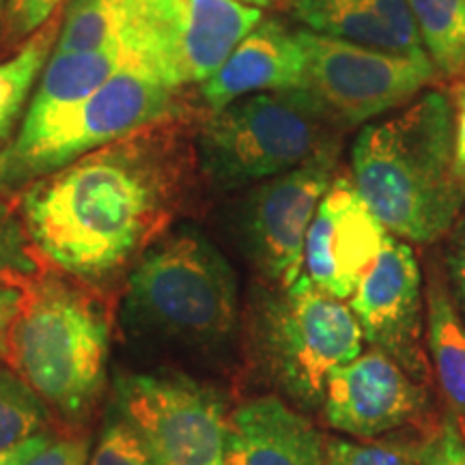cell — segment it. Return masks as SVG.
<instances>
[{
	"instance_id": "3957f363",
	"label": "cell",
	"mask_w": 465,
	"mask_h": 465,
	"mask_svg": "<svg viewBox=\"0 0 465 465\" xmlns=\"http://www.w3.org/2000/svg\"><path fill=\"white\" fill-rule=\"evenodd\" d=\"M11 325L5 364L50 411L84 420L108 380L113 317L100 291L44 272Z\"/></svg>"
},
{
	"instance_id": "30bf717a",
	"label": "cell",
	"mask_w": 465,
	"mask_h": 465,
	"mask_svg": "<svg viewBox=\"0 0 465 465\" xmlns=\"http://www.w3.org/2000/svg\"><path fill=\"white\" fill-rule=\"evenodd\" d=\"M116 410L164 465H224L229 414L220 394L179 373H125Z\"/></svg>"
},
{
	"instance_id": "ac0fdd59",
	"label": "cell",
	"mask_w": 465,
	"mask_h": 465,
	"mask_svg": "<svg viewBox=\"0 0 465 465\" xmlns=\"http://www.w3.org/2000/svg\"><path fill=\"white\" fill-rule=\"evenodd\" d=\"M125 67H130V58L121 45H106L89 52L52 50L15 138H28L42 132Z\"/></svg>"
},
{
	"instance_id": "8992f818",
	"label": "cell",
	"mask_w": 465,
	"mask_h": 465,
	"mask_svg": "<svg viewBox=\"0 0 465 465\" xmlns=\"http://www.w3.org/2000/svg\"><path fill=\"white\" fill-rule=\"evenodd\" d=\"M250 347L284 397L317 410L336 369L362 353V330L345 300L302 274L291 287L265 291L250 311Z\"/></svg>"
},
{
	"instance_id": "603a6c76",
	"label": "cell",
	"mask_w": 465,
	"mask_h": 465,
	"mask_svg": "<svg viewBox=\"0 0 465 465\" xmlns=\"http://www.w3.org/2000/svg\"><path fill=\"white\" fill-rule=\"evenodd\" d=\"M52 411L25 380L0 364V450L48 431Z\"/></svg>"
},
{
	"instance_id": "ffe728a7",
	"label": "cell",
	"mask_w": 465,
	"mask_h": 465,
	"mask_svg": "<svg viewBox=\"0 0 465 465\" xmlns=\"http://www.w3.org/2000/svg\"><path fill=\"white\" fill-rule=\"evenodd\" d=\"M61 20L54 15L48 25L26 39L20 52L0 61V147L11 141L17 121L25 119L26 102L56 45Z\"/></svg>"
},
{
	"instance_id": "d6a6232c",
	"label": "cell",
	"mask_w": 465,
	"mask_h": 465,
	"mask_svg": "<svg viewBox=\"0 0 465 465\" xmlns=\"http://www.w3.org/2000/svg\"><path fill=\"white\" fill-rule=\"evenodd\" d=\"M52 441H54V435L45 431L20 441V444L11 446L7 450H0V465H28L39 452L48 449Z\"/></svg>"
},
{
	"instance_id": "d4e9b609",
	"label": "cell",
	"mask_w": 465,
	"mask_h": 465,
	"mask_svg": "<svg viewBox=\"0 0 465 465\" xmlns=\"http://www.w3.org/2000/svg\"><path fill=\"white\" fill-rule=\"evenodd\" d=\"M86 465H164L158 452L151 449L144 435L138 431L119 410L110 411L102 435L89 455Z\"/></svg>"
},
{
	"instance_id": "e575fe53",
	"label": "cell",
	"mask_w": 465,
	"mask_h": 465,
	"mask_svg": "<svg viewBox=\"0 0 465 465\" xmlns=\"http://www.w3.org/2000/svg\"><path fill=\"white\" fill-rule=\"evenodd\" d=\"M7 15V0H0V20Z\"/></svg>"
},
{
	"instance_id": "e0dca14e",
	"label": "cell",
	"mask_w": 465,
	"mask_h": 465,
	"mask_svg": "<svg viewBox=\"0 0 465 465\" xmlns=\"http://www.w3.org/2000/svg\"><path fill=\"white\" fill-rule=\"evenodd\" d=\"M308 31L383 52L427 56L407 0H293Z\"/></svg>"
},
{
	"instance_id": "277c9868",
	"label": "cell",
	"mask_w": 465,
	"mask_h": 465,
	"mask_svg": "<svg viewBox=\"0 0 465 465\" xmlns=\"http://www.w3.org/2000/svg\"><path fill=\"white\" fill-rule=\"evenodd\" d=\"M121 319L134 334L223 342L240 319L235 270L205 232L168 229L124 281Z\"/></svg>"
},
{
	"instance_id": "4316f807",
	"label": "cell",
	"mask_w": 465,
	"mask_h": 465,
	"mask_svg": "<svg viewBox=\"0 0 465 465\" xmlns=\"http://www.w3.org/2000/svg\"><path fill=\"white\" fill-rule=\"evenodd\" d=\"M323 465H418L416 457L383 444L353 440H330Z\"/></svg>"
},
{
	"instance_id": "52a82bcc",
	"label": "cell",
	"mask_w": 465,
	"mask_h": 465,
	"mask_svg": "<svg viewBox=\"0 0 465 465\" xmlns=\"http://www.w3.org/2000/svg\"><path fill=\"white\" fill-rule=\"evenodd\" d=\"M177 89L134 67L121 69L83 104L0 151V190H22L91 151L160 121L182 116Z\"/></svg>"
},
{
	"instance_id": "9c48e42d",
	"label": "cell",
	"mask_w": 465,
	"mask_h": 465,
	"mask_svg": "<svg viewBox=\"0 0 465 465\" xmlns=\"http://www.w3.org/2000/svg\"><path fill=\"white\" fill-rule=\"evenodd\" d=\"M298 39L306 54V89L347 125L391 113L438 80L429 56L366 48L308 28L298 31Z\"/></svg>"
},
{
	"instance_id": "ba28073f",
	"label": "cell",
	"mask_w": 465,
	"mask_h": 465,
	"mask_svg": "<svg viewBox=\"0 0 465 465\" xmlns=\"http://www.w3.org/2000/svg\"><path fill=\"white\" fill-rule=\"evenodd\" d=\"M261 20L240 0H138L121 45L130 67L179 91L212 78Z\"/></svg>"
},
{
	"instance_id": "4fadbf2b",
	"label": "cell",
	"mask_w": 465,
	"mask_h": 465,
	"mask_svg": "<svg viewBox=\"0 0 465 465\" xmlns=\"http://www.w3.org/2000/svg\"><path fill=\"white\" fill-rule=\"evenodd\" d=\"M391 237L351 179L336 177L308 229L304 274L315 287L347 302Z\"/></svg>"
},
{
	"instance_id": "484cf974",
	"label": "cell",
	"mask_w": 465,
	"mask_h": 465,
	"mask_svg": "<svg viewBox=\"0 0 465 465\" xmlns=\"http://www.w3.org/2000/svg\"><path fill=\"white\" fill-rule=\"evenodd\" d=\"M418 465H465V435L459 418L446 414L416 450Z\"/></svg>"
},
{
	"instance_id": "f1b7e54d",
	"label": "cell",
	"mask_w": 465,
	"mask_h": 465,
	"mask_svg": "<svg viewBox=\"0 0 465 465\" xmlns=\"http://www.w3.org/2000/svg\"><path fill=\"white\" fill-rule=\"evenodd\" d=\"M89 455V440L86 438L54 440L28 465H86Z\"/></svg>"
},
{
	"instance_id": "6da1fadb",
	"label": "cell",
	"mask_w": 465,
	"mask_h": 465,
	"mask_svg": "<svg viewBox=\"0 0 465 465\" xmlns=\"http://www.w3.org/2000/svg\"><path fill=\"white\" fill-rule=\"evenodd\" d=\"M179 121L127 134L22 188L17 213L45 263L97 291L125 281L188 196L192 153Z\"/></svg>"
},
{
	"instance_id": "cb8c5ba5",
	"label": "cell",
	"mask_w": 465,
	"mask_h": 465,
	"mask_svg": "<svg viewBox=\"0 0 465 465\" xmlns=\"http://www.w3.org/2000/svg\"><path fill=\"white\" fill-rule=\"evenodd\" d=\"M44 272V259L35 250L20 213L0 201V287L28 289Z\"/></svg>"
},
{
	"instance_id": "44dd1931",
	"label": "cell",
	"mask_w": 465,
	"mask_h": 465,
	"mask_svg": "<svg viewBox=\"0 0 465 465\" xmlns=\"http://www.w3.org/2000/svg\"><path fill=\"white\" fill-rule=\"evenodd\" d=\"M407 7L435 69L465 83V0H407Z\"/></svg>"
},
{
	"instance_id": "d6986e66",
	"label": "cell",
	"mask_w": 465,
	"mask_h": 465,
	"mask_svg": "<svg viewBox=\"0 0 465 465\" xmlns=\"http://www.w3.org/2000/svg\"><path fill=\"white\" fill-rule=\"evenodd\" d=\"M427 328L435 377L452 414L465 427V323L455 300L438 281L429 284Z\"/></svg>"
},
{
	"instance_id": "4dcf8cb0",
	"label": "cell",
	"mask_w": 465,
	"mask_h": 465,
	"mask_svg": "<svg viewBox=\"0 0 465 465\" xmlns=\"http://www.w3.org/2000/svg\"><path fill=\"white\" fill-rule=\"evenodd\" d=\"M452 149H455V171L465 179V83H459L452 93Z\"/></svg>"
},
{
	"instance_id": "1f68e13d",
	"label": "cell",
	"mask_w": 465,
	"mask_h": 465,
	"mask_svg": "<svg viewBox=\"0 0 465 465\" xmlns=\"http://www.w3.org/2000/svg\"><path fill=\"white\" fill-rule=\"evenodd\" d=\"M449 274L452 284V295H455L459 308L465 315V220L459 226L455 240H452L449 252Z\"/></svg>"
},
{
	"instance_id": "7a4b0ae2",
	"label": "cell",
	"mask_w": 465,
	"mask_h": 465,
	"mask_svg": "<svg viewBox=\"0 0 465 465\" xmlns=\"http://www.w3.org/2000/svg\"><path fill=\"white\" fill-rule=\"evenodd\" d=\"M351 182L391 235L416 243L446 235L465 203L449 95L424 91L401 113L366 124L351 147Z\"/></svg>"
},
{
	"instance_id": "836d02e7",
	"label": "cell",
	"mask_w": 465,
	"mask_h": 465,
	"mask_svg": "<svg viewBox=\"0 0 465 465\" xmlns=\"http://www.w3.org/2000/svg\"><path fill=\"white\" fill-rule=\"evenodd\" d=\"M240 3H246V5H252V7L263 9V7H270V5L274 3V0H240Z\"/></svg>"
},
{
	"instance_id": "8fae6325",
	"label": "cell",
	"mask_w": 465,
	"mask_h": 465,
	"mask_svg": "<svg viewBox=\"0 0 465 465\" xmlns=\"http://www.w3.org/2000/svg\"><path fill=\"white\" fill-rule=\"evenodd\" d=\"M334 168L332 144L248 192L240 218L243 248L272 289L291 287L304 274L306 235Z\"/></svg>"
},
{
	"instance_id": "9a60e30c",
	"label": "cell",
	"mask_w": 465,
	"mask_h": 465,
	"mask_svg": "<svg viewBox=\"0 0 465 465\" xmlns=\"http://www.w3.org/2000/svg\"><path fill=\"white\" fill-rule=\"evenodd\" d=\"M289 89H306V54L298 33L278 20H261L201 84V95L209 108L220 110L254 93Z\"/></svg>"
},
{
	"instance_id": "2e32d148",
	"label": "cell",
	"mask_w": 465,
	"mask_h": 465,
	"mask_svg": "<svg viewBox=\"0 0 465 465\" xmlns=\"http://www.w3.org/2000/svg\"><path fill=\"white\" fill-rule=\"evenodd\" d=\"M325 444L311 420L281 397L246 401L229 414L224 465H323Z\"/></svg>"
},
{
	"instance_id": "5bb4252c",
	"label": "cell",
	"mask_w": 465,
	"mask_h": 465,
	"mask_svg": "<svg viewBox=\"0 0 465 465\" xmlns=\"http://www.w3.org/2000/svg\"><path fill=\"white\" fill-rule=\"evenodd\" d=\"M424 403L420 381L371 347L330 375L322 410L336 431L371 440L414 420Z\"/></svg>"
},
{
	"instance_id": "83f0119b",
	"label": "cell",
	"mask_w": 465,
	"mask_h": 465,
	"mask_svg": "<svg viewBox=\"0 0 465 465\" xmlns=\"http://www.w3.org/2000/svg\"><path fill=\"white\" fill-rule=\"evenodd\" d=\"M65 3L69 0H7V31L14 39H28L48 25Z\"/></svg>"
},
{
	"instance_id": "f546056e",
	"label": "cell",
	"mask_w": 465,
	"mask_h": 465,
	"mask_svg": "<svg viewBox=\"0 0 465 465\" xmlns=\"http://www.w3.org/2000/svg\"><path fill=\"white\" fill-rule=\"evenodd\" d=\"M28 291L25 287H0V360L5 362L11 325L26 304Z\"/></svg>"
},
{
	"instance_id": "5b68a950",
	"label": "cell",
	"mask_w": 465,
	"mask_h": 465,
	"mask_svg": "<svg viewBox=\"0 0 465 465\" xmlns=\"http://www.w3.org/2000/svg\"><path fill=\"white\" fill-rule=\"evenodd\" d=\"M334 116L311 89L254 93L212 110L196 134L201 171L220 190L257 185L332 147Z\"/></svg>"
},
{
	"instance_id": "7402d4cb",
	"label": "cell",
	"mask_w": 465,
	"mask_h": 465,
	"mask_svg": "<svg viewBox=\"0 0 465 465\" xmlns=\"http://www.w3.org/2000/svg\"><path fill=\"white\" fill-rule=\"evenodd\" d=\"M136 5L138 0H69L54 52H89L121 45Z\"/></svg>"
},
{
	"instance_id": "7c38bea8",
	"label": "cell",
	"mask_w": 465,
	"mask_h": 465,
	"mask_svg": "<svg viewBox=\"0 0 465 465\" xmlns=\"http://www.w3.org/2000/svg\"><path fill=\"white\" fill-rule=\"evenodd\" d=\"M347 304L369 345L391 356L414 380L427 377L422 353V274L414 250L392 235Z\"/></svg>"
}]
</instances>
